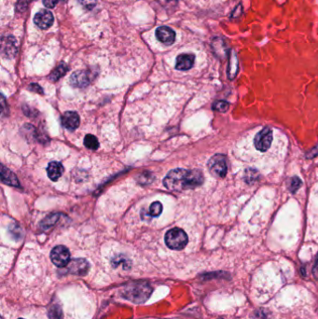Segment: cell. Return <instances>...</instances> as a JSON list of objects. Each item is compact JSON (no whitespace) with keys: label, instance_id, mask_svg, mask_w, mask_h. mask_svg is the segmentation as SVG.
I'll return each mask as SVG.
<instances>
[{"label":"cell","instance_id":"cell-31","mask_svg":"<svg viewBox=\"0 0 318 319\" xmlns=\"http://www.w3.org/2000/svg\"></svg>","mask_w":318,"mask_h":319},{"label":"cell","instance_id":"cell-24","mask_svg":"<svg viewBox=\"0 0 318 319\" xmlns=\"http://www.w3.org/2000/svg\"><path fill=\"white\" fill-rule=\"evenodd\" d=\"M154 179V176H152V174L149 173V172H146V173H143V174H140V176L137 177V180L140 184H150L152 182V180Z\"/></svg>","mask_w":318,"mask_h":319},{"label":"cell","instance_id":"cell-10","mask_svg":"<svg viewBox=\"0 0 318 319\" xmlns=\"http://www.w3.org/2000/svg\"><path fill=\"white\" fill-rule=\"evenodd\" d=\"M158 40L165 45H172L176 40V33L168 26H161L156 30Z\"/></svg>","mask_w":318,"mask_h":319},{"label":"cell","instance_id":"cell-17","mask_svg":"<svg viewBox=\"0 0 318 319\" xmlns=\"http://www.w3.org/2000/svg\"><path fill=\"white\" fill-rule=\"evenodd\" d=\"M67 71H68V66H66L65 63H62L52 72V74L50 75V79L52 81H57L63 76H65Z\"/></svg>","mask_w":318,"mask_h":319},{"label":"cell","instance_id":"cell-19","mask_svg":"<svg viewBox=\"0 0 318 319\" xmlns=\"http://www.w3.org/2000/svg\"><path fill=\"white\" fill-rule=\"evenodd\" d=\"M84 145L85 147L92 150H97L99 149V141L97 137H95L93 134H87L84 138Z\"/></svg>","mask_w":318,"mask_h":319},{"label":"cell","instance_id":"cell-14","mask_svg":"<svg viewBox=\"0 0 318 319\" xmlns=\"http://www.w3.org/2000/svg\"><path fill=\"white\" fill-rule=\"evenodd\" d=\"M64 166L62 164L58 163V162H52L50 163L48 167H47V173H48V176L50 177L51 180L53 181H57L61 176H63L64 174Z\"/></svg>","mask_w":318,"mask_h":319},{"label":"cell","instance_id":"cell-28","mask_svg":"<svg viewBox=\"0 0 318 319\" xmlns=\"http://www.w3.org/2000/svg\"><path fill=\"white\" fill-rule=\"evenodd\" d=\"M57 3H58V0H43V4H44L45 7L49 8V9L55 8Z\"/></svg>","mask_w":318,"mask_h":319},{"label":"cell","instance_id":"cell-3","mask_svg":"<svg viewBox=\"0 0 318 319\" xmlns=\"http://www.w3.org/2000/svg\"><path fill=\"white\" fill-rule=\"evenodd\" d=\"M187 241L188 238L186 232L179 228H174L165 234L166 245L174 250H181L185 248Z\"/></svg>","mask_w":318,"mask_h":319},{"label":"cell","instance_id":"cell-22","mask_svg":"<svg viewBox=\"0 0 318 319\" xmlns=\"http://www.w3.org/2000/svg\"><path fill=\"white\" fill-rule=\"evenodd\" d=\"M163 212V205L161 202H154L150 206V210H149V214L151 217H159Z\"/></svg>","mask_w":318,"mask_h":319},{"label":"cell","instance_id":"cell-20","mask_svg":"<svg viewBox=\"0 0 318 319\" xmlns=\"http://www.w3.org/2000/svg\"><path fill=\"white\" fill-rule=\"evenodd\" d=\"M60 216L61 215H59V214H52V215L48 216L46 219H44L43 221L40 222V226L45 230L53 227L60 219Z\"/></svg>","mask_w":318,"mask_h":319},{"label":"cell","instance_id":"cell-23","mask_svg":"<svg viewBox=\"0 0 318 319\" xmlns=\"http://www.w3.org/2000/svg\"><path fill=\"white\" fill-rule=\"evenodd\" d=\"M229 107H230V104L223 100L217 101L213 104V110L219 111V112H226L227 110H229Z\"/></svg>","mask_w":318,"mask_h":319},{"label":"cell","instance_id":"cell-30","mask_svg":"<svg viewBox=\"0 0 318 319\" xmlns=\"http://www.w3.org/2000/svg\"><path fill=\"white\" fill-rule=\"evenodd\" d=\"M242 11H243V8H242L241 5H239V6L235 9V11L232 12L231 17L234 18V17H238V16H240L242 14Z\"/></svg>","mask_w":318,"mask_h":319},{"label":"cell","instance_id":"cell-25","mask_svg":"<svg viewBox=\"0 0 318 319\" xmlns=\"http://www.w3.org/2000/svg\"><path fill=\"white\" fill-rule=\"evenodd\" d=\"M301 185V180L298 177V176H294L291 178L290 180V183H289V188H290V191L292 193H295L297 190L299 188Z\"/></svg>","mask_w":318,"mask_h":319},{"label":"cell","instance_id":"cell-15","mask_svg":"<svg viewBox=\"0 0 318 319\" xmlns=\"http://www.w3.org/2000/svg\"><path fill=\"white\" fill-rule=\"evenodd\" d=\"M1 180L3 183L8 184L12 187H20L17 176H15V174H13L11 170L7 169L3 165L1 167Z\"/></svg>","mask_w":318,"mask_h":319},{"label":"cell","instance_id":"cell-13","mask_svg":"<svg viewBox=\"0 0 318 319\" xmlns=\"http://www.w3.org/2000/svg\"><path fill=\"white\" fill-rule=\"evenodd\" d=\"M194 61H195V56L193 55H187V54L180 55L176 58V68L177 70L186 71L193 66Z\"/></svg>","mask_w":318,"mask_h":319},{"label":"cell","instance_id":"cell-1","mask_svg":"<svg viewBox=\"0 0 318 319\" xmlns=\"http://www.w3.org/2000/svg\"><path fill=\"white\" fill-rule=\"evenodd\" d=\"M204 175L197 170L177 168L170 171L164 179L165 187L173 191H179L199 187L204 183Z\"/></svg>","mask_w":318,"mask_h":319},{"label":"cell","instance_id":"cell-6","mask_svg":"<svg viewBox=\"0 0 318 319\" xmlns=\"http://www.w3.org/2000/svg\"><path fill=\"white\" fill-rule=\"evenodd\" d=\"M51 260L57 267H66L70 263V252L64 245H57L51 252Z\"/></svg>","mask_w":318,"mask_h":319},{"label":"cell","instance_id":"cell-29","mask_svg":"<svg viewBox=\"0 0 318 319\" xmlns=\"http://www.w3.org/2000/svg\"><path fill=\"white\" fill-rule=\"evenodd\" d=\"M29 90H31L33 92H37L38 94H43V89L41 88L38 84H31L29 86Z\"/></svg>","mask_w":318,"mask_h":319},{"label":"cell","instance_id":"cell-4","mask_svg":"<svg viewBox=\"0 0 318 319\" xmlns=\"http://www.w3.org/2000/svg\"><path fill=\"white\" fill-rule=\"evenodd\" d=\"M208 170L211 175L216 177H224L228 171L226 157L222 154H216L211 157L208 162Z\"/></svg>","mask_w":318,"mask_h":319},{"label":"cell","instance_id":"cell-21","mask_svg":"<svg viewBox=\"0 0 318 319\" xmlns=\"http://www.w3.org/2000/svg\"><path fill=\"white\" fill-rule=\"evenodd\" d=\"M50 319H63V311L59 304H53L49 310Z\"/></svg>","mask_w":318,"mask_h":319},{"label":"cell","instance_id":"cell-2","mask_svg":"<svg viewBox=\"0 0 318 319\" xmlns=\"http://www.w3.org/2000/svg\"><path fill=\"white\" fill-rule=\"evenodd\" d=\"M152 293V288L147 284H134L126 287L123 291V296L132 302H145Z\"/></svg>","mask_w":318,"mask_h":319},{"label":"cell","instance_id":"cell-11","mask_svg":"<svg viewBox=\"0 0 318 319\" xmlns=\"http://www.w3.org/2000/svg\"><path fill=\"white\" fill-rule=\"evenodd\" d=\"M79 116L75 111H67L62 117V124L67 130H76L79 126Z\"/></svg>","mask_w":318,"mask_h":319},{"label":"cell","instance_id":"cell-27","mask_svg":"<svg viewBox=\"0 0 318 319\" xmlns=\"http://www.w3.org/2000/svg\"><path fill=\"white\" fill-rule=\"evenodd\" d=\"M318 144L317 145V146H315L312 150H310L309 151H308L307 155H306V157H307L308 159H313V158H315V157H318Z\"/></svg>","mask_w":318,"mask_h":319},{"label":"cell","instance_id":"cell-26","mask_svg":"<svg viewBox=\"0 0 318 319\" xmlns=\"http://www.w3.org/2000/svg\"><path fill=\"white\" fill-rule=\"evenodd\" d=\"M78 2L85 9H87V10H93L95 7V5H96L97 0H78Z\"/></svg>","mask_w":318,"mask_h":319},{"label":"cell","instance_id":"cell-7","mask_svg":"<svg viewBox=\"0 0 318 319\" xmlns=\"http://www.w3.org/2000/svg\"><path fill=\"white\" fill-rule=\"evenodd\" d=\"M94 77V75L90 70H79V71L74 72L71 75L69 82L73 87L84 88V87H87L91 83Z\"/></svg>","mask_w":318,"mask_h":319},{"label":"cell","instance_id":"cell-16","mask_svg":"<svg viewBox=\"0 0 318 319\" xmlns=\"http://www.w3.org/2000/svg\"><path fill=\"white\" fill-rule=\"evenodd\" d=\"M238 72V60L236 55L231 52L230 55V62H229V67H228V74L230 79L234 78L237 75Z\"/></svg>","mask_w":318,"mask_h":319},{"label":"cell","instance_id":"cell-18","mask_svg":"<svg viewBox=\"0 0 318 319\" xmlns=\"http://www.w3.org/2000/svg\"><path fill=\"white\" fill-rule=\"evenodd\" d=\"M213 48H214V51L216 53V55L220 57H225L226 55H227V51H226V46H225V43L223 42L222 39L220 38H215L214 41H213Z\"/></svg>","mask_w":318,"mask_h":319},{"label":"cell","instance_id":"cell-5","mask_svg":"<svg viewBox=\"0 0 318 319\" xmlns=\"http://www.w3.org/2000/svg\"><path fill=\"white\" fill-rule=\"evenodd\" d=\"M273 142V130L270 127H264L254 138V145L261 152L267 151Z\"/></svg>","mask_w":318,"mask_h":319},{"label":"cell","instance_id":"cell-9","mask_svg":"<svg viewBox=\"0 0 318 319\" xmlns=\"http://www.w3.org/2000/svg\"><path fill=\"white\" fill-rule=\"evenodd\" d=\"M90 265L84 259H76L70 261L68 264V271L70 274L76 275H85L88 274Z\"/></svg>","mask_w":318,"mask_h":319},{"label":"cell","instance_id":"cell-12","mask_svg":"<svg viewBox=\"0 0 318 319\" xmlns=\"http://www.w3.org/2000/svg\"><path fill=\"white\" fill-rule=\"evenodd\" d=\"M2 53L7 58H12L17 54V41L13 36L3 38Z\"/></svg>","mask_w":318,"mask_h":319},{"label":"cell","instance_id":"cell-8","mask_svg":"<svg viewBox=\"0 0 318 319\" xmlns=\"http://www.w3.org/2000/svg\"><path fill=\"white\" fill-rule=\"evenodd\" d=\"M34 22L40 29H48L54 23L53 13L47 10H41L36 14Z\"/></svg>","mask_w":318,"mask_h":319}]
</instances>
